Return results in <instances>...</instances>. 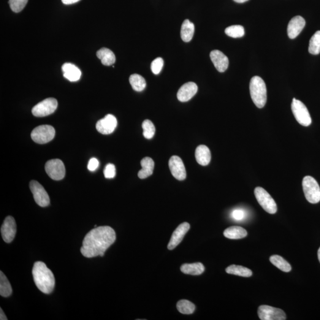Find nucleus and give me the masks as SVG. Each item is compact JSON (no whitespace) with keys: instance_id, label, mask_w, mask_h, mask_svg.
<instances>
[{"instance_id":"nucleus-6","label":"nucleus","mask_w":320,"mask_h":320,"mask_svg":"<svg viewBox=\"0 0 320 320\" xmlns=\"http://www.w3.org/2000/svg\"><path fill=\"white\" fill-rule=\"evenodd\" d=\"M293 114L298 123L303 126H310L312 119L306 106L300 100L293 99L291 104Z\"/></svg>"},{"instance_id":"nucleus-40","label":"nucleus","mask_w":320,"mask_h":320,"mask_svg":"<svg viewBox=\"0 0 320 320\" xmlns=\"http://www.w3.org/2000/svg\"><path fill=\"white\" fill-rule=\"evenodd\" d=\"M0 320H8L7 317L5 316L4 311H2V308L0 309Z\"/></svg>"},{"instance_id":"nucleus-17","label":"nucleus","mask_w":320,"mask_h":320,"mask_svg":"<svg viewBox=\"0 0 320 320\" xmlns=\"http://www.w3.org/2000/svg\"><path fill=\"white\" fill-rule=\"evenodd\" d=\"M210 58L214 66L219 72H224L229 67L228 57L219 50H213L210 53Z\"/></svg>"},{"instance_id":"nucleus-41","label":"nucleus","mask_w":320,"mask_h":320,"mask_svg":"<svg viewBox=\"0 0 320 320\" xmlns=\"http://www.w3.org/2000/svg\"><path fill=\"white\" fill-rule=\"evenodd\" d=\"M234 1L236 2H238V3H244V2L248 1L249 0H234Z\"/></svg>"},{"instance_id":"nucleus-10","label":"nucleus","mask_w":320,"mask_h":320,"mask_svg":"<svg viewBox=\"0 0 320 320\" xmlns=\"http://www.w3.org/2000/svg\"><path fill=\"white\" fill-rule=\"evenodd\" d=\"M30 189L33 194L35 201L41 207H48L50 204V198L45 189L38 181L32 180L30 183Z\"/></svg>"},{"instance_id":"nucleus-24","label":"nucleus","mask_w":320,"mask_h":320,"mask_svg":"<svg viewBox=\"0 0 320 320\" xmlns=\"http://www.w3.org/2000/svg\"><path fill=\"white\" fill-rule=\"evenodd\" d=\"M194 24L186 19L183 21L181 26L180 32L181 39L185 42L191 41L194 37Z\"/></svg>"},{"instance_id":"nucleus-42","label":"nucleus","mask_w":320,"mask_h":320,"mask_svg":"<svg viewBox=\"0 0 320 320\" xmlns=\"http://www.w3.org/2000/svg\"><path fill=\"white\" fill-rule=\"evenodd\" d=\"M318 258H319V261H320V249H319V250H318Z\"/></svg>"},{"instance_id":"nucleus-2","label":"nucleus","mask_w":320,"mask_h":320,"mask_svg":"<svg viewBox=\"0 0 320 320\" xmlns=\"http://www.w3.org/2000/svg\"><path fill=\"white\" fill-rule=\"evenodd\" d=\"M32 275L37 288L46 294H50L55 287V280L53 274L44 263H35L32 269Z\"/></svg>"},{"instance_id":"nucleus-15","label":"nucleus","mask_w":320,"mask_h":320,"mask_svg":"<svg viewBox=\"0 0 320 320\" xmlns=\"http://www.w3.org/2000/svg\"><path fill=\"white\" fill-rule=\"evenodd\" d=\"M305 20L302 16H297L293 18L287 26V35L290 39L297 37L304 28Z\"/></svg>"},{"instance_id":"nucleus-39","label":"nucleus","mask_w":320,"mask_h":320,"mask_svg":"<svg viewBox=\"0 0 320 320\" xmlns=\"http://www.w3.org/2000/svg\"><path fill=\"white\" fill-rule=\"evenodd\" d=\"M79 1H80V0H62V2H63L64 4L66 5L74 4Z\"/></svg>"},{"instance_id":"nucleus-5","label":"nucleus","mask_w":320,"mask_h":320,"mask_svg":"<svg viewBox=\"0 0 320 320\" xmlns=\"http://www.w3.org/2000/svg\"><path fill=\"white\" fill-rule=\"evenodd\" d=\"M254 195L260 205L267 213L274 214L277 212V205L275 200L264 188L257 187L254 189Z\"/></svg>"},{"instance_id":"nucleus-21","label":"nucleus","mask_w":320,"mask_h":320,"mask_svg":"<svg viewBox=\"0 0 320 320\" xmlns=\"http://www.w3.org/2000/svg\"><path fill=\"white\" fill-rule=\"evenodd\" d=\"M141 165L142 169L138 172V175L139 178H146L153 175L154 169V162L153 159L150 157H145L141 161Z\"/></svg>"},{"instance_id":"nucleus-34","label":"nucleus","mask_w":320,"mask_h":320,"mask_svg":"<svg viewBox=\"0 0 320 320\" xmlns=\"http://www.w3.org/2000/svg\"><path fill=\"white\" fill-rule=\"evenodd\" d=\"M28 0H9L10 9L15 13L20 12L25 7Z\"/></svg>"},{"instance_id":"nucleus-22","label":"nucleus","mask_w":320,"mask_h":320,"mask_svg":"<svg viewBox=\"0 0 320 320\" xmlns=\"http://www.w3.org/2000/svg\"><path fill=\"white\" fill-rule=\"evenodd\" d=\"M97 56L106 66H112L116 61L115 54L109 49L103 48L97 51Z\"/></svg>"},{"instance_id":"nucleus-29","label":"nucleus","mask_w":320,"mask_h":320,"mask_svg":"<svg viewBox=\"0 0 320 320\" xmlns=\"http://www.w3.org/2000/svg\"><path fill=\"white\" fill-rule=\"evenodd\" d=\"M12 294V286L6 276L1 271L0 272V295L3 297H9Z\"/></svg>"},{"instance_id":"nucleus-38","label":"nucleus","mask_w":320,"mask_h":320,"mask_svg":"<svg viewBox=\"0 0 320 320\" xmlns=\"http://www.w3.org/2000/svg\"><path fill=\"white\" fill-rule=\"evenodd\" d=\"M99 162L98 160L96 158H92L89 160L88 163V168L91 172H94L97 168L99 167Z\"/></svg>"},{"instance_id":"nucleus-37","label":"nucleus","mask_w":320,"mask_h":320,"mask_svg":"<svg viewBox=\"0 0 320 320\" xmlns=\"http://www.w3.org/2000/svg\"><path fill=\"white\" fill-rule=\"evenodd\" d=\"M245 211L240 209H236L231 213L232 218L237 221L242 220L245 218Z\"/></svg>"},{"instance_id":"nucleus-7","label":"nucleus","mask_w":320,"mask_h":320,"mask_svg":"<svg viewBox=\"0 0 320 320\" xmlns=\"http://www.w3.org/2000/svg\"><path fill=\"white\" fill-rule=\"evenodd\" d=\"M55 135V129L48 124L37 126L31 133L32 139L39 144H44L51 142Z\"/></svg>"},{"instance_id":"nucleus-16","label":"nucleus","mask_w":320,"mask_h":320,"mask_svg":"<svg viewBox=\"0 0 320 320\" xmlns=\"http://www.w3.org/2000/svg\"><path fill=\"white\" fill-rule=\"evenodd\" d=\"M189 229L190 225L188 222H183L173 232L172 238L168 245V249H175L183 240L184 235L188 232Z\"/></svg>"},{"instance_id":"nucleus-1","label":"nucleus","mask_w":320,"mask_h":320,"mask_svg":"<svg viewBox=\"0 0 320 320\" xmlns=\"http://www.w3.org/2000/svg\"><path fill=\"white\" fill-rule=\"evenodd\" d=\"M115 240L116 233L112 228L108 226L95 227L84 238L81 253L88 258L98 256L103 257Z\"/></svg>"},{"instance_id":"nucleus-20","label":"nucleus","mask_w":320,"mask_h":320,"mask_svg":"<svg viewBox=\"0 0 320 320\" xmlns=\"http://www.w3.org/2000/svg\"><path fill=\"white\" fill-rule=\"evenodd\" d=\"M195 157L196 161L200 165H207L210 164L211 160V153L208 146L204 145L198 146L195 151Z\"/></svg>"},{"instance_id":"nucleus-11","label":"nucleus","mask_w":320,"mask_h":320,"mask_svg":"<svg viewBox=\"0 0 320 320\" xmlns=\"http://www.w3.org/2000/svg\"><path fill=\"white\" fill-rule=\"evenodd\" d=\"M259 319L262 320H285L286 314L281 309L268 305L260 306L258 309Z\"/></svg>"},{"instance_id":"nucleus-28","label":"nucleus","mask_w":320,"mask_h":320,"mask_svg":"<svg viewBox=\"0 0 320 320\" xmlns=\"http://www.w3.org/2000/svg\"><path fill=\"white\" fill-rule=\"evenodd\" d=\"M129 82L132 88L136 91H142L146 88V84L144 78L137 74L130 76Z\"/></svg>"},{"instance_id":"nucleus-3","label":"nucleus","mask_w":320,"mask_h":320,"mask_svg":"<svg viewBox=\"0 0 320 320\" xmlns=\"http://www.w3.org/2000/svg\"><path fill=\"white\" fill-rule=\"evenodd\" d=\"M249 92L252 100L258 108L265 107L267 101V89L264 80L259 76H254L249 83Z\"/></svg>"},{"instance_id":"nucleus-31","label":"nucleus","mask_w":320,"mask_h":320,"mask_svg":"<svg viewBox=\"0 0 320 320\" xmlns=\"http://www.w3.org/2000/svg\"><path fill=\"white\" fill-rule=\"evenodd\" d=\"M177 308L180 313L183 314H192L195 310V306L193 303L188 300H180L177 303Z\"/></svg>"},{"instance_id":"nucleus-25","label":"nucleus","mask_w":320,"mask_h":320,"mask_svg":"<svg viewBox=\"0 0 320 320\" xmlns=\"http://www.w3.org/2000/svg\"><path fill=\"white\" fill-rule=\"evenodd\" d=\"M180 270L184 274L191 275H200L204 272L205 267L201 263H195L192 264H184L181 266Z\"/></svg>"},{"instance_id":"nucleus-8","label":"nucleus","mask_w":320,"mask_h":320,"mask_svg":"<svg viewBox=\"0 0 320 320\" xmlns=\"http://www.w3.org/2000/svg\"><path fill=\"white\" fill-rule=\"evenodd\" d=\"M58 107V102L54 98L43 100L32 108V114L36 117H45L53 114Z\"/></svg>"},{"instance_id":"nucleus-19","label":"nucleus","mask_w":320,"mask_h":320,"mask_svg":"<svg viewBox=\"0 0 320 320\" xmlns=\"http://www.w3.org/2000/svg\"><path fill=\"white\" fill-rule=\"evenodd\" d=\"M64 77L68 80L75 82L80 80L81 72L77 67L71 63H66L62 67Z\"/></svg>"},{"instance_id":"nucleus-32","label":"nucleus","mask_w":320,"mask_h":320,"mask_svg":"<svg viewBox=\"0 0 320 320\" xmlns=\"http://www.w3.org/2000/svg\"><path fill=\"white\" fill-rule=\"evenodd\" d=\"M143 135L146 139L150 140L155 135L156 127L150 120H145L142 124Z\"/></svg>"},{"instance_id":"nucleus-23","label":"nucleus","mask_w":320,"mask_h":320,"mask_svg":"<svg viewBox=\"0 0 320 320\" xmlns=\"http://www.w3.org/2000/svg\"><path fill=\"white\" fill-rule=\"evenodd\" d=\"M225 237L229 239H241L248 235V232L242 227L233 226L228 228L224 232Z\"/></svg>"},{"instance_id":"nucleus-9","label":"nucleus","mask_w":320,"mask_h":320,"mask_svg":"<svg viewBox=\"0 0 320 320\" xmlns=\"http://www.w3.org/2000/svg\"><path fill=\"white\" fill-rule=\"evenodd\" d=\"M46 172L54 180H61L66 176V167L59 159L49 160L45 164Z\"/></svg>"},{"instance_id":"nucleus-18","label":"nucleus","mask_w":320,"mask_h":320,"mask_svg":"<svg viewBox=\"0 0 320 320\" xmlns=\"http://www.w3.org/2000/svg\"><path fill=\"white\" fill-rule=\"evenodd\" d=\"M197 89V86L195 83H186L178 89V99L181 102H188L196 94Z\"/></svg>"},{"instance_id":"nucleus-27","label":"nucleus","mask_w":320,"mask_h":320,"mask_svg":"<svg viewBox=\"0 0 320 320\" xmlns=\"http://www.w3.org/2000/svg\"><path fill=\"white\" fill-rule=\"evenodd\" d=\"M270 261L272 264L278 267L279 269L284 272H289L291 270V266L286 261L283 257L278 255H273L270 257Z\"/></svg>"},{"instance_id":"nucleus-33","label":"nucleus","mask_w":320,"mask_h":320,"mask_svg":"<svg viewBox=\"0 0 320 320\" xmlns=\"http://www.w3.org/2000/svg\"><path fill=\"white\" fill-rule=\"evenodd\" d=\"M227 36L233 38L241 37L245 34V29L242 26L233 25L228 27L225 31Z\"/></svg>"},{"instance_id":"nucleus-30","label":"nucleus","mask_w":320,"mask_h":320,"mask_svg":"<svg viewBox=\"0 0 320 320\" xmlns=\"http://www.w3.org/2000/svg\"><path fill=\"white\" fill-rule=\"evenodd\" d=\"M308 51L313 55H319L320 53V31H317L311 37Z\"/></svg>"},{"instance_id":"nucleus-35","label":"nucleus","mask_w":320,"mask_h":320,"mask_svg":"<svg viewBox=\"0 0 320 320\" xmlns=\"http://www.w3.org/2000/svg\"><path fill=\"white\" fill-rule=\"evenodd\" d=\"M164 66V60L161 58H157L152 62L151 69L154 74H159Z\"/></svg>"},{"instance_id":"nucleus-36","label":"nucleus","mask_w":320,"mask_h":320,"mask_svg":"<svg viewBox=\"0 0 320 320\" xmlns=\"http://www.w3.org/2000/svg\"><path fill=\"white\" fill-rule=\"evenodd\" d=\"M104 175L105 178H113L116 176V167L113 164H108L105 167L104 170Z\"/></svg>"},{"instance_id":"nucleus-13","label":"nucleus","mask_w":320,"mask_h":320,"mask_svg":"<svg viewBox=\"0 0 320 320\" xmlns=\"http://www.w3.org/2000/svg\"><path fill=\"white\" fill-rule=\"evenodd\" d=\"M117 119L110 114H108L104 118L100 119L96 124V129L100 134L108 135L112 134L117 126Z\"/></svg>"},{"instance_id":"nucleus-4","label":"nucleus","mask_w":320,"mask_h":320,"mask_svg":"<svg viewBox=\"0 0 320 320\" xmlns=\"http://www.w3.org/2000/svg\"><path fill=\"white\" fill-rule=\"evenodd\" d=\"M302 188L306 199L311 203L320 201V188L317 181L311 176H305L302 180Z\"/></svg>"},{"instance_id":"nucleus-14","label":"nucleus","mask_w":320,"mask_h":320,"mask_svg":"<svg viewBox=\"0 0 320 320\" xmlns=\"http://www.w3.org/2000/svg\"><path fill=\"white\" fill-rule=\"evenodd\" d=\"M171 173L177 180H184L186 178V171L182 160L177 156L171 157L169 162Z\"/></svg>"},{"instance_id":"nucleus-26","label":"nucleus","mask_w":320,"mask_h":320,"mask_svg":"<svg viewBox=\"0 0 320 320\" xmlns=\"http://www.w3.org/2000/svg\"><path fill=\"white\" fill-rule=\"evenodd\" d=\"M226 272L231 275L242 276V277H250L252 272L249 268L242 266L231 265L226 268Z\"/></svg>"},{"instance_id":"nucleus-12","label":"nucleus","mask_w":320,"mask_h":320,"mask_svg":"<svg viewBox=\"0 0 320 320\" xmlns=\"http://www.w3.org/2000/svg\"><path fill=\"white\" fill-rule=\"evenodd\" d=\"M17 231L16 221L13 217L9 216L5 219L1 229L2 238L5 243L12 242Z\"/></svg>"}]
</instances>
